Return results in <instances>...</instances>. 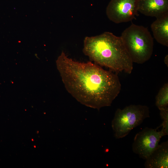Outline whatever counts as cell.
Returning a JSON list of instances; mask_svg holds the SVG:
<instances>
[{
	"label": "cell",
	"instance_id": "6da1fadb",
	"mask_svg": "<svg viewBox=\"0 0 168 168\" xmlns=\"http://www.w3.org/2000/svg\"><path fill=\"white\" fill-rule=\"evenodd\" d=\"M56 63L67 91L87 106L99 110L110 106L120 92L117 74L95 63L75 61L63 52Z\"/></svg>",
	"mask_w": 168,
	"mask_h": 168
},
{
	"label": "cell",
	"instance_id": "7c38bea8",
	"mask_svg": "<svg viewBox=\"0 0 168 168\" xmlns=\"http://www.w3.org/2000/svg\"><path fill=\"white\" fill-rule=\"evenodd\" d=\"M164 62L168 66V55H166L165 57L164 58Z\"/></svg>",
	"mask_w": 168,
	"mask_h": 168
},
{
	"label": "cell",
	"instance_id": "8fae6325",
	"mask_svg": "<svg viewBox=\"0 0 168 168\" xmlns=\"http://www.w3.org/2000/svg\"><path fill=\"white\" fill-rule=\"evenodd\" d=\"M160 111V116L163 122L160 126L162 127V130L165 136L168 134V107L161 109Z\"/></svg>",
	"mask_w": 168,
	"mask_h": 168
},
{
	"label": "cell",
	"instance_id": "277c9868",
	"mask_svg": "<svg viewBox=\"0 0 168 168\" xmlns=\"http://www.w3.org/2000/svg\"><path fill=\"white\" fill-rule=\"evenodd\" d=\"M149 117V108L145 105H131L122 109H118L112 122L114 137L117 139L125 137Z\"/></svg>",
	"mask_w": 168,
	"mask_h": 168
},
{
	"label": "cell",
	"instance_id": "7a4b0ae2",
	"mask_svg": "<svg viewBox=\"0 0 168 168\" xmlns=\"http://www.w3.org/2000/svg\"><path fill=\"white\" fill-rule=\"evenodd\" d=\"M83 52L95 63L115 73L124 71L130 74L132 72L133 62L121 37L111 32L86 37Z\"/></svg>",
	"mask_w": 168,
	"mask_h": 168
},
{
	"label": "cell",
	"instance_id": "30bf717a",
	"mask_svg": "<svg viewBox=\"0 0 168 168\" xmlns=\"http://www.w3.org/2000/svg\"><path fill=\"white\" fill-rule=\"evenodd\" d=\"M155 104L159 110L168 107V83H165L156 97Z\"/></svg>",
	"mask_w": 168,
	"mask_h": 168
},
{
	"label": "cell",
	"instance_id": "52a82bcc",
	"mask_svg": "<svg viewBox=\"0 0 168 168\" xmlns=\"http://www.w3.org/2000/svg\"><path fill=\"white\" fill-rule=\"evenodd\" d=\"M138 11L156 18L168 13V0H138Z\"/></svg>",
	"mask_w": 168,
	"mask_h": 168
},
{
	"label": "cell",
	"instance_id": "3957f363",
	"mask_svg": "<svg viewBox=\"0 0 168 168\" xmlns=\"http://www.w3.org/2000/svg\"><path fill=\"white\" fill-rule=\"evenodd\" d=\"M120 37L133 63L142 64L150 58L154 41L147 28L132 23Z\"/></svg>",
	"mask_w": 168,
	"mask_h": 168
},
{
	"label": "cell",
	"instance_id": "ba28073f",
	"mask_svg": "<svg viewBox=\"0 0 168 168\" xmlns=\"http://www.w3.org/2000/svg\"><path fill=\"white\" fill-rule=\"evenodd\" d=\"M144 166L146 168H168V141L159 144L145 160Z\"/></svg>",
	"mask_w": 168,
	"mask_h": 168
},
{
	"label": "cell",
	"instance_id": "8992f818",
	"mask_svg": "<svg viewBox=\"0 0 168 168\" xmlns=\"http://www.w3.org/2000/svg\"><path fill=\"white\" fill-rule=\"evenodd\" d=\"M138 0H111L106 8L109 19L119 24L135 19L138 16Z\"/></svg>",
	"mask_w": 168,
	"mask_h": 168
},
{
	"label": "cell",
	"instance_id": "9c48e42d",
	"mask_svg": "<svg viewBox=\"0 0 168 168\" xmlns=\"http://www.w3.org/2000/svg\"><path fill=\"white\" fill-rule=\"evenodd\" d=\"M151 29L156 41L168 46V13L156 18L151 24Z\"/></svg>",
	"mask_w": 168,
	"mask_h": 168
},
{
	"label": "cell",
	"instance_id": "5b68a950",
	"mask_svg": "<svg viewBox=\"0 0 168 168\" xmlns=\"http://www.w3.org/2000/svg\"><path fill=\"white\" fill-rule=\"evenodd\" d=\"M164 136L162 130L157 131V129L146 127L135 136L132 150L145 160L157 147L161 139Z\"/></svg>",
	"mask_w": 168,
	"mask_h": 168
}]
</instances>
